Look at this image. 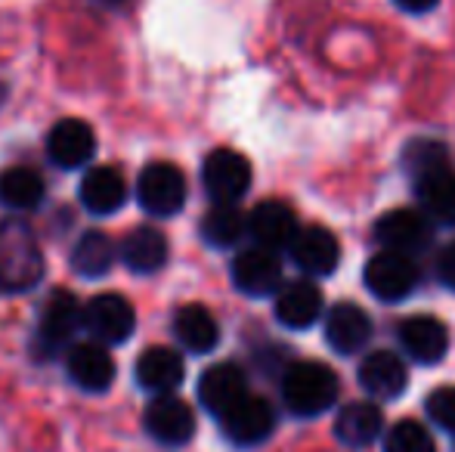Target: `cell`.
I'll use <instances>...</instances> for the list:
<instances>
[{
    "label": "cell",
    "mask_w": 455,
    "mask_h": 452,
    "mask_svg": "<svg viewBox=\"0 0 455 452\" xmlns=\"http://www.w3.org/2000/svg\"><path fill=\"white\" fill-rule=\"evenodd\" d=\"M44 279V251L22 218L0 220V295H22Z\"/></svg>",
    "instance_id": "cell-1"
},
{
    "label": "cell",
    "mask_w": 455,
    "mask_h": 452,
    "mask_svg": "<svg viewBox=\"0 0 455 452\" xmlns=\"http://www.w3.org/2000/svg\"><path fill=\"white\" fill-rule=\"evenodd\" d=\"M338 391H341L338 375L325 362H294L282 375V400H285L288 412L300 418L323 416L325 409H331Z\"/></svg>",
    "instance_id": "cell-2"
},
{
    "label": "cell",
    "mask_w": 455,
    "mask_h": 452,
    "mask_svg": "<svg viewBox=\"0 0 455 452\" xmlns=\"http://www.w3.org/2000/svg\"><path fill=\"white\" fill-rule=\"evenodd\" d=\"M137 199L143 211L156 218H171L183 208L186 202V177L177 164L171 162H152L143 168L137 180Z\"/></svg>",
    "instance_id": "cell-3"
},
{
    "label": "cell",
    "mask_w": 455,
    "mask_h": 452,
    "mask_svg": "<svg viewBox=\"0 0 455 452\" xmlns=\"http://www.w3.org/2000/svg\"><path fill=\"white\" fill-rule=\"evenodd\" d=\"M365 289L378 301H403L419 285V266L409 254L400 251H381L365 264Z\"/></svg>",
    "instance_id": "cell-4"
},
{
    "label": "cell",
    "mask_w": 455,
    "mask_h": 452,
    "mask_svg": "<svg viewBox=\"0 0 455 452\" xmlns=\"http://www.w3.org/2000/svg\"><path fill=\"white\" fill-rule=\"evenodd\" d=\"M375 235L387 251H400V254H415L427 251L434 242V226L431 218L425 211H415V208H396V211L384 214L375 224Z\"/></svg>",
    "instance_id": "cell-5"
},
{
    "label": "cell",
    "mask_w": 455,
    "mask_h": 452,
    "mask_svg": "<svg viewBox=\"0 0 455 452\" xmlns=\"http://www.w3.org/2000/svg\"><path fill=\"white\" fill-rule=\"evenodd\" d=\"M220 428L229 443L235 447H258L275 428V412L264 397L245 393L239 403H233L220 416Z\"/></svg>",
    "instance_id": "cell-6"
},
{
    "label": "cell",
    "mask_w": 455,
    "mask_h": 452,
    "mask_svg": "<svg viewBox=\"0 0 455 452\" xmlns=\"http://www.w3.org/2000/svg\"><path fill=\"white\" fill-rule=\"evenodd\" d=\"M204 193L214 202H239L251 186V164L235 149H214L202 168Z\"/></svg>",
    "instance_id": "cell-7"
},
{
    "label": "cell",
    "mask_w": 455,
    "mask_h": 452,
    "mask_svg": "<svg viewBox=\"0 0 455 452\" xmlns=\"http://www.w3.org/2000/svg\"><path fill=\"white\" fill-rule=\"evenodd\" d=\"M143 424L152 440L164 443V447H183L196 434V412L186 400L174 397V393H158L146 406Z\"/></svg>",
    "instance_id": "cell-8"
},
{
    "label": "cell",
    "mask_w": 455,
    "mask_h": 452,
    "mask_svg": "<svg viewBox=\"0 0 455 452\" xmlns=\"http://www.w3.org/2000/svg\"><path fill=\"white\" fill-rule=\"evenodd\" d=\"M84 329L100 344H124L137 329V313H133L127 297L106 291V295H96L84 307Z\"/></svg>",
    "instance_id": "cell-9"
},
{
    "label": "cell",
    "mask_w": 455,
    "mask_h": 452,
    "mask_svg": "<svg viewBox=\"0 0 455 452\" xmlns=\"http://www.w3.org/2000/svg\"><path fill=\"white\" fill-rule=\"evenodd\" d=\"M81 326H84V307H81L72 291L60 289L44 304L41 322H37V338L47 350L68 347Z\"/></svg>",
    "instance_id": "cell-10"
},
{
    "label": "cell",
    "mask_w": 455,
    "mask_h": 452,
    "mask_svg": "<svg viewBox=\"0 0 455 452\" xmlns=\"http://www.w3.org/2000/svg\"><path fill=\"white\" fill-rule=\"evenodd\" d=\"M233 282L251 297H267L282 285V264L270 248H245L233 260Z\"/></svg>",
    "instance_id": "cell-11"
},
{
    "label": "cell",
    "mask_w": 455,
    "mask_h": 452,
    "mask_svg": "<svg viewBox=\"0 0 455 452\" xmlns=\"http://www.w3.org/2000/svg\"><path fill=\"white\" fill-rule=\"evenodd\" d=\"M96 152V137L93 127L81 118H62L53 124V131L47 133V155L53 158V164L66 170L84 168Z\"/></svg>",
    "instance_id": "cell-12"
},
{
    "label": "cell",
    "mask_w": 455,
    "mask_h": 452,
    "mask_svg": "<svg viewBox=\"0 0 455 452\" xmlns=\"http://www.w3.org/2000/svg\"><path fill=\"white\" fill-rule=\"evenodd\" d=\"M288 251H291V260L307 276H329V273H335L338 260H341L338 239L325 226L298 229L291 245H288Z\"/></svg>",
    "instance_id": "cell-13"
},
{
    "label": "cell",
    "mask_w": 455,
    "mask_h": 452,
    "mask_svg": "<svg viewBox=\"0 0 455 452\" xmlns=\"http://www.w3.org/2000/svg\"><path fill=\"white\" fill-rule=\"evenodd\" d=\"M68 378L81 387V391L102 393L108 391V385L115 381V360L108 356L106 344L87 341V344H72L66 356Z\"/></svg>",
    "instance_id": "cell-14"
},
{
    "label": "cell",
    "mask_w": 455,
    "mask_h": 452,
    "mask_svg": "<svg viewBox=\"0 0 455 452\" xmlns=\"http://www.w3.org/2000/svg\"><path fill=\"white\" fill-rule=\"evenodd\" d=\"M245 393H248L245 372L239 366H233V362H217V366L204 369L202 378H198V400L217 418L233 403H239Z\"/></svg>",
    "instance_id": "cell-15"
},
{
    "label": "cell",
    "mask_w": 455,
    "mask_h": 452,
    "mask_svg": "<svg viewBox=\"0 0 455 452\" xmlns=\"http://www.w3.org/2000/svg\"><path fill=\"white\" fill-rule=\"evenodd\" d=\"M400 344L415 362L434 366L450 350V332L434 316H409V320L400 322Z\"/></svg>",
    "instance_id": "cell-16"
},
{
    "label": "cell",
    "mask_w": 455,
    "mask_h": 452,
    "mask_svg": "<svg viewBox=\"0 0 455 452\" xmlns=\"http://www.w3.org/2000/svg\"><path fill=\"white\" fill-rule=\"evenodd\" d=\"M298 214L291 211V205L285 202L267 199L260 202L258 208L248 218V233L254 235L260 248H270V251H279V248H288L298 233Z\"/></svg>",
    "instance_id": "cell-17"
},
{
    "label": "cell",
    "mask_w": 455,
    "mask_h": 452,
    "mask_svg": "<svg viewBox=\"0 0 455 452\" xmlns=\"http://www.w3.org/2000/svg\"><path fill=\"white\" fill-rule=\"evenodd\" d=\"M323 313V291L310 279H298L279 289L275 297V320L288 329H310Z\"/></svg>",
    "instance_id": "cell-18"
},
{
    "label": "cell",
    "mask_w": 455,
    "mask_h": 452,
    "mask_svg": "<svg viewBox=\"0 0 455 452\" xmlns=\"http://www.w3.org/2000/svg\"><path fill=\"white\" fill-rule=\"evenodd\" d=\"M371 338V320L356 304H338L325 320V341L341 356H354Z\"/></svg>",
    "instance_id": "cell-19"
},
{
    "label": "cell",
    "mask_w": 455,
    "mask_h": 452,
    "mask_svg": "<svg viewBox=\"0 0 455 452\" xmlns=\"http://www.w3.org/2000/svg\"><path fill=\"white\" fill-rule=\"evenodd\" d=\"M186 375L183 356L171 347H149L140 353L137 360V381L143 391L149 393H171L180 387Z\"/></svg>",
    "instance_id": "cell-20"
},
{
    "label": "cell",
    "mask_w": 455,
    "mask_h": 452,
    "mask_svg": "<svg viewBox=\"0 0 455 452\" xmlns=\"http://www.w3.org/2000/svg\"><path fill=\"white\" fill-rule=\"evenodd\" d=\"M360 385L371 397L394 400L406 391V366L390 350H375L363 360L360 366Z\"/></svg>",
    "instance_id": "cell-21"
},
{
    "label": "cell",
    "mask_w": 455,
    "mask_h": 452,
    "mask_svg": "<svg viewBox=\"0 0 455 452\" xmlns=\"http://www.w3.org/2000/svg\"><path fill=\"white\" fill-rule=\"evenodd\" d=\"M127 199V183L115 168H93L81 180V205L91 214H115Z\"/></svg>",
    "instance_id": "cell-22"
},
{
    "label": "cell",
    "mask_w": 455,
    "mask_h": 452,
    "mask_svg": "<svg viewBox=\"0 0 455 452\" xmlns=\"http://www.w3.org/2000/svg\"><path fill=\"white\" fill-rule=\"evenodd\" d=\"M381 431H384V416L369 400H354V403L344 406L335 418V437L356 449L369 447Z\"/></svg>",
    "instance_id": "cell-23"
},
{
    "label": "cell",
    "mask_w": 455,
    "mask_h": 452,
    "mask_svg": "<svg viewBox=\"0 0 455 452\" xmlns=\"http://www.w3.org/2000/svg\"><path fill=\"white\" fill-rule=\"evenodd\" d=\"M121 260L133 273H156L168 264V239L152 226H137L121 242Z\"/></svg>",
    "instance_id": "cell-24"
},
{
    "label": "cell",
    "mask_w": 455,
    "mask_h": 452,
    "mask_svg": "<svg viewBox=\"0 0 455 452\" xmlns=\"http://www.w3.org/2000/svg\"><path fill=\"white\" fill-rule=\"evenodd\" d=\"M174 335L189 353H211L220 341V326L202 304H186L174 316Z\"/></svg>",
    "instance_id": "cell-25"
},
{
    "label": "cell",
    "mask_w": 455,
    "mask_h": 452,
    "mask_svg": "<svg viewBox=\"0 0 455 452\" xmlns=\"http://www.w3.org/2000/svg\"><path fill=\"white\" fill-rule=\"evenodd\" d=\"M415 193H419V202L425 208V214L431 220H440V224H455V170L440 168L431 170V174L419 177L415 180Z\"/></svg>",
    "instance_id": "cell-26"
},
{
    "label": "cell",
    "mask_w": 455,
    "mask_h": 452,
    "mask_svg": "<svg viewBox=\"0 0 455 452\" xmlns=\"http://www.w3.org/2000/svg\"><path fill=\"white\" fill-rule=\"evenodd\" d=\"M44 202V180L31 168H6L0 174V205L16 208V211H31Z\"/></svg>",
    "instance_id": "cell-27"
},
{
    "label": "cell",
    "mask_w": 455,
    "mask_h": 452,
    "mask_svg": "<svg viewBox=\"0 0 455 452\" xmlns=\"http://www.w3.org/2000/svg\"><path fill=\"white\" fill-rule=\"evenodd\" d=\"M115 264V242L102 229H87L72 251V266L87 279L108 273Z\"/></svg>",
    "instance_id": "cell-28"
},
{
    "label": "cell",
    "mask_w": 455,
    "mask_h": 452,
    "mask_svg": "<svg viewBox=\"0 0 455 452\" xmlns=\"http://www.w3.org/2000/svg\"><path fill=\"white\" fill-rule=\"evenodd\" d=\"M248 233V220L233 202H214L208 214L202 220V235L208 245L214 248H229Z\"/></svg>",
    "instance_id": "cell-29"
},
{
    "label": "cell",
    "mask_w": 455,
    "mask_h": 452,
    "mask_svg": "<svg viewBox=\"0 0 455 452\" xmlns=\"http://www.w3.org/2000/svg\"><path fill=\"white\" fill-rule=\"evenodd\" d=\"M403 168L412 180L431 174V170L450 168V149L437 139H412V143L403 149Z\"/></svg>",
    "instance_id": "cell-30"
},
{
    "label": "cell",
    "mask_w": 455,
    "mask_h": 452,
    "mask_svg": "<svg viewBox=\"0 0 455 452\" xmlns=\"http://www.w3.org/2000/svg\"><path fill=\"white\" fill-rule=\"evenodd\" d=\"M384 452H437L431 431L419 422H396L384 437Z\"/></svg>",
    "instance_id": "cell-31"
},
{
    "label": "cell",
    "mask_w": 455,
    "mask_h": 452,
    "mask_svg": "<svg viewBox=\"0 0 455 452\" xmlns=\"http://www.w3.org/2000/svg\"><path fill=\"white\" fill-rule=\"evenodd\" d=\"M427 416L437 428L455 434V387H437L425 403Z\"/></svg>",
    "instance_id": "cell-32"
},
{
    "label": "cell",
    "mask_w": 455,
    "mask_h": 452,
    "mask_svg": "<svg viewBox=\"0 0 455 452\" xmlns=\"http://www.w3.org/2000/svg\"><path fill=\"white\" fill-rule=\"evenodd\" d=\"M437 279L450 291H455V242H450V245L437 254Z\"/></svg>",
    "instance_id": "cell-33"
},
{
    "label": "cell",
    "mask_w": 455,
    "mask_h": 452,
    "mask_svg": "<svg viewBox=\"0 0 455 452\" xmlns=\"http://www.w3.org/2000/svg\"><path fill=\"white\" fill-rule=\"evenodd\" d=\"M440 0H396V6L400 10H406V12H427V10H434Z\"/></svg>",
    "instance_id": "cell-34"
},
{
    "label": "cell",
    "mask_w": 455,
    "mask_h": 452,
    "mask_svg": "<svg viewBox=\"0 0 455 452\" xmlns=\"http://www.w3.org/2000/svg\"><path fill=\"white\" fill-rule=\"evenodd\" d=\"M102 4H121V0H102Z\"/></svg>",
    "instance_id": "cell-35"
}]
</instances>
